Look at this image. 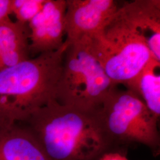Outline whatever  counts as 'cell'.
<instances>
[{
    "label": "cell",
    "mask_w": 160,
    "mask_h": 160,
    "mask_svg": "<svg viewBox=\"0 0 160 160\" xmlns=\"http://www.w3.org/2000/svg\"><path fill=\"white\" fill-rule=\"evenodd\" d=\"M49 160H95L112 144L96 113L52 101L23 123Z\"/></svg>",
    "instance_id": "obj_1"
},
{
    "label": "cell",
    "mask_w": 160,
    "mask_h": 160,
    "mask_svg": "<svg viewBox=\"0 0 160 160\" xmlns=\"http://www.w3.org/2000/svg\"><path fill=\"white\" fill-rule=\"evenodd\" d=\"M68 42L55 51L30 58L0 72V122L24 123L56 100Z\"/></svg>",
    "instance_id": "obj_2"
},
{
    "label": "cell",
    "mask_w": 160,
    "mask_h": 160,
    "mask_svg": "<svg viewBox=\"0 0 160 160\" xmlns=\"http://www.w3.org/2000/svg\"><path fill=\"white\" fill-rule=\"evenodd\" d=\"M92 55L89 38L68 43L63 57L56 101L87 113H96L115 87Z\"/></svg>",
    "instance_id": "obj_3"
},
{
    "label": "cell",
    "mask_w": 160,
    "mask_h": 160,
    "mask_svg": "<svg viewBox=\"0 0 160 160\" xmlns=\"http://www.w3.org/2000/svg\"><path fill=\"white\" fill-rule=\"evenodd\" d=\"M97 113L112 143L142 144L154 154H159V118L133 92L116 86Z\"/></svg>",
    "instance_id": "obj_4"
},
{
    "label": "cell",
    "mask_w": 160,
    "mask_h": 160,
    "mask_svg": "<svg viewBox=\"0 0 160 160\" xmlns=\"http://www.w3.org/2000/svg\"><path fill=\"white\" fill-rule=\"evenodd\" d=\"M89 45L92 55L116 86L132 80L152 58L143 39L117 12L102 32L89 38Z\"/></svg>",
    "instance_id": "obj_5"
},
{
    "label": "cell",
    "mask_w": 160,
    "mask_h": 160,
    "mask_svg": "<svg viewBox=\"0 0 160 160\" xmlns=\"http://www.w3.org/2000/svg\"><path fill=\"white\" fill-rule=\"evenodd\" d=\"M119 8L113 0H67L66 40L71 43L100 33Z\"/></svg>",
    "instance_id": "obj_6"
},
{
    "label": "cell",
    "mask_w": 160,
    "mask_h": 160,
    "mask_svg": "<svg viewBox=\"0 0 160 160\" xmlns=\"http://www.w3.org/2000/svg\"><path fill=\"white\" fill-rule=\"evenodd\" d=\"M67 0H46L42 9L28 24L31 58L57 51L66 40Z\"/></svg>",
    "instance_id": "obj_7"
},
{
    "label": "cell",
    "mask_w": 160,
    "mask_h": 160,
    "mask_svg": "<svg viewBox=\"0 0 160 160\" xmlns=\"http://www.w3.org/2000/svg\"><path fill=\"white\" fill-rule=\"evenodd\" d=\"M117 12L143 39L152 57L160 61V0H135L126 2Z\"/></svg>",
    "instance_id": "obj_8"
},
{
    "label": "cell",
    "mask_w": 160,
    "mask_h": 160,
    "mask_svg": "<svg viewBox=\"0 0 160 160\" xmlns=\"http://www.w3.org/2000/svg\"><path fill=\"white\" fill-rule=\"evenodd\" d=\"M0 160L49 159L24 123L0 122Z\"/></svg>",
    "instance_id": "obj_9"
},
{
    "label": "cell",
    "mask_w": 160,
    "mask_h": 160,
    "mask_svg": "<svg viewBox=\"0 0 160 160\" xmlns=\"http://www.w3.org/2000/svg\"><path fill=\"white\" fill-rule=\"evenodd\" d=\"M30 58L28 24L10 18L0 22V72Z\"/></svg>",
    "instance_id": "obj_10"
},
{
    "label": "cell",
    "mask_w": 160,
    "mask_h": 160,
    "mask_svg": "<svg viewBox=\"0 0 160 160\" xmlns=\"http://www.w3.org/2000/svg\"><path fill=\"white\" fill-rule=\"evenodd\" d=\"M160 61L151 58L140 72L123 86L139 97L156 116H160Z\"/></svg>",
    "instance_id": "obj_11"
},
{
    "label": "cell",
    "mask_w": 160,
    "mask_h": 160,
    "mask_svg": "<svg viewBox=\"0 0 160 160\" xmlns=\"http://www.w3.org/2000/svg\"><path fill=\"white\" fill-rule=\"evenodd\" d=\"M46 0H11L12 14L18 22L28 24L42 9Z\"/></svg>",
    "instance_id": "obj_12"
},
{
    "label": "cell",
    "mask_w": 160,
    "mask_h": 160,
    "mask_svg": "<svg viewBox=\"0 0 160 160\" xmlns=\"http://www.w3.org/2000/svg\"><path fill=\"white\" fill-rule=\"evenodd\" d=\"M98 160H129L125 155L118 152H106L102 155Z\"/></svg>",
    "instance_id": "obj_13"
}]
</instances>
